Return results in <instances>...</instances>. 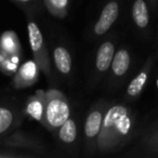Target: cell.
<instances>
[{
  "label": "cell",
  "instance_id": "cell-17",
  "mask_svg": "<svg viewBox=\"0 0 158 158\" xmlns=\"http://www.w3.org/2000/svg\"><path fill=\"white\" fill-rule=\"evenodd\" d=\"M18 1H23V2H25V1H29V0H18Z\"/></svg>",
  "mask_w": 158,
  "mask_h": 158
},
{
  "label": "cell",
  "instance_id": "cell-16",
  "mask_svg": "<svg viewBox=\"0 0 158 158\" xmlns=\"http://www.w3.org/2000/svg\"><path fill=\"white\" fill-rule=\"evenodd\" d=\"M3 46L6 47V49H9V50H11V49L13 48V42H12L11 38H10V37L6 38V39L3 40Z\"/></svg>",
  "mask_w": 158,
  "mask_h": 158
},
{
  "label": "cell",
  "instance_id": "cell-8",
  "mask_svg": "<svg viewBox=\"0 0 158 158\" xmlns=\"http://www.w3.org/2000/svg\"><path fill=\"white\" fill-rule=\"evenodd\" d=\"M125 117H127V110L123 106H114L108 110L105 119H104V126L110 127V126L118 125Z\"/></svg>",
  "mask_w": 158,
  "mask_h": 158
},
{
  "label": "cell",
  "instance_id": "cell-15",
  "mask_svg": "<svg viewBox=\"0 0 158 158\" xmlns=\"http://www.w3.org/2000/svg\"><path fill=\"white\" fill-rule=\"evenodd\" d=\"M51 2H52V5H54L55 7L63 8V7H65L66 3H67V0H51Z\"/></svg>",
  "mask_w": 158,
  "mask_h": 158
},
{
  "label": "cell",
  "instance_id": "cell-4",
  "mask_svg": "<svg viewBox=\"0 0 158 158\" xmlns=\"http://www.w3.org/2000/svg\"><path fill=\"white\" fill-rule=\"evenodd\" d=\"M54 62L57 69L63 74H67L72 68V57L68 51L63 47H57L54 50Z\"/></svg>",
  "mask_w": 158,
  "mask_h": 158
},
{
  "label": "cell",
  "instance_id": "cell-10",
  "mask_svg": "<svg viewBox=\"0 0 158 158\" xmlns=\"http://www.w3.org/2000/svg\"><path fill=\"white\" fill-rule=\"evenodd\" d=\"M77 135V129L76 125L72 119L68 118L63 125L61 126L60 130V138L63 142L65 143H72L75 141Z\"/></svg>",
  "mask_w": 158,
  "mask_h": 158
},
{
  "label": "cell",
  "instance_id": "cell-7",
  "mask_svg": "<svg viewBox=\"0 0 158 158\" xmlns=\"http://www.w3.org/2000/svg\"><path fill=\"white\" fill-rule=\"evenodd\" d=\"M102 123V114L100 112H93L87 118L85 125V132L88 138H94L100 131Z\"/></svg>",
  "mask_w": 158,
  "mask_h": 158
},
{
  "label": "cell",
  "instance_id": "cell-11",
  "mask_svg": "<svg viewBox=\"0 0 158 158\" xmlns=\"http://www.w3.org/2000/svg\"><path fill=\"white\" fill-rule=\"evenodd\" d=\"M146 80H147L146 73H144V72L140 73V74L132 80L131 84L129 85V87H128V93H129V95H131V97L138 95L139 93L142 91V88L145 82H146Z\"/></svg>",
  "mask_w": 158,
  "mask_h": 158
},
{
  "label": "cell",
  "instance_id": "cell-2",
  "mask_svg": "<svg viewBox=\"0 0 158 158\" xmlns=\"http://www.w3.org/2000/svg\"><path fill=\"white\" fill-rule=\"evenodd\" d=\"M119 7L118 3L112 1V2L107 3L105 8L102 11L101 15H100L99 21L97 22L94 26V31L98 35H103L110 29V27L113 25V23L116 21L117 16H118Z\"/></svg>",
  "mask_w": 158,
  "mask_h": 158
},
{
  "label": "cell",
  "instance_id": "cell-5",
  "mask_svg": "<svg viewBox=\"0 0 158 158\" xmlns=\"http://www.w3.org/2000/svg\"><path fill=\"white\" fill-rule=\"evenodd\" d=\"M130 65V56L129 53L126 50H119L116 54L114 55V59L112 62L113 72L117 76H123L126 74Z\"/></svg>",
  "mask_w": 158,
  "mask_h": 158
},
{
  "label": "cell",
  "instance_id": "cell-14",
  "mask_svg": "<svg viewBox=\"0 0 158 158\" xmlns=\"http://www.w3.org/2000/svg\"><path fill=\"white\" fill-rule=\"evenodd\" d=\"M35 73H36V66L33 62H27V63L22 67V70H21L22 76L26 79L34 78Z\"/></svg>",
  "mask_w": 158,
  "mask_h": 158
},
{
  "label": "cell",
  "instance_id": "cell-3",
  "mask_svg": "<svg viewBox=\"0 0 158 158\" xmlns=\"http://www.w3.org/2000/svg\"><path fill=\"white\" fill-rule=\"evenodd\" d=\"M115 49L112 42H104L100 47L97 56V67L100 72H105L108 69L114 59Z\"/></svg>",
  "mask_w": 158,
  "mask_h": 158
},
{
  "label": "cell",
  "instance_id": "cell-1",
  "mask_svg": "<svg viewBox=\"0 0 158 158\" xmlns=\"http://www.w3.org/2000/svg\"><path fill=\"white\" fill-rule=\"evenodd\" d=\"M47 120L53 127L62 126L69 117V107L64 101L59 99L51 100L47 106Z\"/></svg>",
  "mask_w": 158,
  "mask_h": 158
},
{
  "label": "cell",
  "instance_id": "cell-6",
  "mask_svg": "<svg viewBox=\"0 0 158 158\" xmlns=\"http://www.w3.org/2000/svg\"><path fill=\"white\" fill-rule=\"evenodd\" d=\"M132 16L135 24L141 28H144L148 24V11L143 0H136L132 8Z\"/></svg>",
  "mask_w": 158,
  "mask_h": 158
},
{
  "label": "cell",
  "instance_id": "cell-12",
  "mask_svg": "<svg viewBox=\"0 0 158 158\" xmlns=\"http://www.w3.org/2000/svg\"><path fill=\"white\" fill-rule=\"evenodd\" d=\"M12 119H13V116L9 110L0 107V134L8 130V128L12 123Z\"/></svg>",
  "mask_w": 158,
  "mask_h": 158
},
{
  "label": "cell",
  "instance_id": "cell-13",
  "mask_svg": "<svg viewBox=\"0 0 158 158\" xmlns=\"http://www.w3.org/2000/svg\"><path fill=\"white\" fill-rule=\"evenodd\" d=\"M28 113L34 117V118H36L37 120H40V119H41V115H42L41 104H40L38 101L31 102L28 106Z\"/></svg>",
  "mask_w": 158,
  "mask_h": 158
},
{
  "label": "cell",
  "instance_id": "cell-9",
  "mask_svg": "<svg viewBox=\"0 0 158 158\" xmlns=\"http://www.w3.org/2000/svg\"><path fill=\"white\" fill-rule=\"evenodd\" d=\"M27 29H28V37H29V44H31V50L34 52L39 51L42 46V35L40 33L39 28H38L37 24L34 22H29L27 25Z\"/></svg>",
  "mask_w": 158,
  "mask_h": 158
}]
</instances>
